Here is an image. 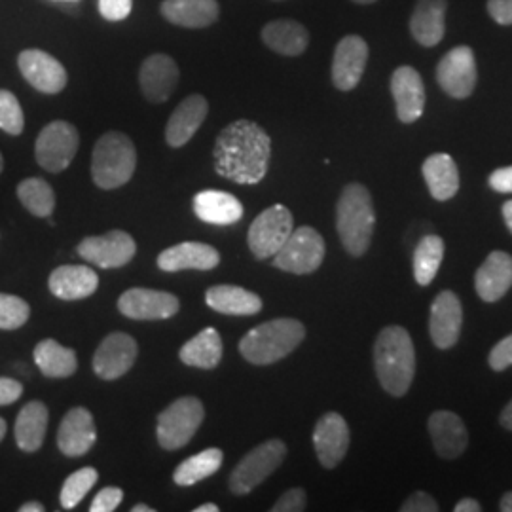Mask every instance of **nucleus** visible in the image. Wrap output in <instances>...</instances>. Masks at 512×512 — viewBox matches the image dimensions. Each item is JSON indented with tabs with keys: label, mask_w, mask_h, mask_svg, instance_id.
<instances>
[{
	"label": "nucleus",
	"mask_w": 512,
	"mask_h": 512,
	"mask_svg": "<svg viewBox=\"0 0 512 512\" xmlns=\"http://www.w3.org/2000/svg\"><path fill=\"white\" fill-rule=\"evenodd\" d=\"M44 505H40L37 501H31V503H25L19 507V512H44Z\"/></svg>",
	"instance_id": "5fc2aeb1"
},
{
	"label": "nucleus",
	"mask_w": 512,
	"mask_h": 512,
	"mask_svg": "<svg viewBox=\"0 0 512 512\" xmlns=\"http://www.w3.org/2000/svg\"><path fill=\"white\" fill-rule=\"evenodd\" d=\"M488 184L499 194H512V165L495 169L488 179Z\"/></svg>",
	"instance_id": "de8ad7c7"
},
{
	"label": "nucleus",
	"mask_w": 512,
	"mask_h": 512,
	"mask_svg": "<svg viewBox=\"0 0 512 512\" xmlns=\"http://www.w3.org/2000/svg\"><path fill=\"white\" fill-rule=\"evenodd\" d=\"M475 287L478 296L494 304L509 293L512 287V256L505 251H494L476 270Z\"/></svg>",
	"instance_id": "b1692460"
},
{
	"label": "nucleus",
	"mask_w": 512,
	"mask_h": 512,
	"mask_svg": "<svg viewBox=\"0 0 512 512\" xmlns=\"http://www.w3.org/2000/svg\"><path fill=\"white\" fill-rule=\"evenodd\" d=\"M2 169H4V160H2V154H0V173H2Z\"/></svg>",
	"instance_id": "680f3d73"
},
{
	"label": "nucleus",
	"mask_w": 512,
	"mask_h": 512,
	"mask_svg": "<svg viewBox=\"0 0 512 512\" xmlns=\"http://www.w3.org/2000/svg\"><path fill=\"white\" fill-rule=\"evenodd\" d=\"M222 450L219 448H209L203 450L200 454L192 456V458L184 459L183 463L175 469L173 480L177 486H194L198 482H202L205 478L215 475L222 467Z\"/></svg>",
	"instance_id": "c9c22d12"
},
{
	"label": "nucleus",
	"mask_w": 512,
	"mask_h": 512,
	"mask_svg": "<svg viewBox=\"0 0 512 512\" xmlns=\"http://www.w3.org/2000/svg\"><path fill=\"white\" fill-rule=\"evenodd\" d=\"M374 226L376 211L368 188L359 183L348 184L336 205V230L349 255H365L372 241Z\"/></svg>",
	"instance_id": "7ed1b4c3"
},
{
	"label": "nucleus",
	"mask_w": 512,
	"mask_h": 512,
	"mask_svg": "<svg viewBox=\"0 0 512 512\" xmlns=\"http://www.w3.org/2000/svg\"><path fill=\"white\" fill-rule=\"evenodd\" d=\"M194 512H219V507L215 503H205L202 507L194 509Z\"/></svg>",
	"instance_id": "4d7b16f0"
},
{
	"label": "nucleus",
	"mask_w": 512,
	"mask_h": 512,
	"mask_svg": "<svg viewBox=\"0 0 512 512\" xmlns=\"http://www.w3.org/2000/svg\"><path fill=\"white\" fill-rule=\"evenodd\" d=\"M18 65L23 78L37 92L55 95L67 86V71L54 55L42 50H25L19 54Z\"/></svg>",
	"instance_id": "dca6fc26"
},
{
	"label": "nucleus",
	"mask_w": 512,
	"mask_h": 512,
	"mask_svg": "<svg viewBox=\"0 0 512 512\" xmlns=\"http://www.w3.org/2000/svg\"><path fill=\"white\" fill-rule=\"evenodd\" d=\"M456 512H480L482 511V505L476 501V499H471V497H467V499H461L458 505H456Z\"/></svg>",
	"instance_id": "3c124183"
},
{
	"label": "nucleus",
	"mask_w": 512,
	"mask_h": 512,
	"mask_svg": "<svg viewBox=\"0 0 512 512\" xmlns=\"http://www.w3.org/2000/svg\"><path fill=\"white\" fill-rule=\"evenodd\" d=\"M78 145H80L78 129L69 122L55 120L38 135L37 145H35L38 165L50 173H61L73 164Z\"/></svg>",
	"instance_id": "9d476101"
},
{
	"label": "nucleus",
	"mask_w": 512,
	"mask_h": 512,
	"mask_svg": "<svg viewBox=\"0 0 512 512\" xmlns=\"http://www.w3.org/2000/svg\"><path fill=\"white\" fill-rule=\"evenodd\" d=\"M476 80L478 71L475 54L469 46H456L437 65V82L442 92L454 99L471 97L475 92Z\"/></svg>",
	"instance_id": "9b49d317"
},
{
	"label": "nucleus",
	"mask_w": 512,
	"mask_h": 512,
	"mask_svg": "<svg viewBox=\"0 0 512 512\" xmlns=\"http://www.w3.org/2000/svg\"><path fill=\"white\" fill-rule=\"evenodd\" d=\"M429 435L433 446L442 459H456L465 452L469 435L467 427L458 414L439 410L429 418Z\"/></svg>",
	"instance_id": "393cba45"
},
{
	"label": "nucleus",
	"mask_w": 512,
	"mask_h": 512,
	"mask_svg": "<svg viewBox=\"0 0 512 512\" xmlns=\"http://www.w3.org/2000/svg\"><path fill=\"white\" fill-rule=\"evenodd\" d=\"M423 179L437 202L452 200L459 190L458 165L450 154H433L421 165Z\"/></svg>",
	"instance_id": "c85d7f7f"
},
{
	"label": "nucleus",
	"mask_w": 512,
	"mask_h": 512,
	"mask_svg": "<svg viewBox=\"0 0 512 512\" xmlns=\"http://www.w3.org/2000/svg\"><path fill=\"white\" fill-rule=\"evenodd\" d=\"M446 8V0H418L410 18V33L418 44L433 48L444 38Z\"/></svg>",
	"instance_id": "a878e982"
},
{
	"label": "nucleus",
	"mask_w": 512,
	"mask_h": 512,
	"mask_svg": "<svg viewBox=\"0 0 512 512\" xmlns=\"http://www.w3.org/2000/svg\"><path fill=\"white\" fill-rule=\"evenodd\" d=\"M499 423H501L505 429L512 431V401L503 408V412H501V416H499Z\"/></svg>",
	"instance_id": "603ef678"
},
{
	"label": "nucleus",
	"mask_w": 512,
	"mask_h": 512,
	"mask_svg": "<svg viewBox=\"0 0 512 512\" xmlns=\"http://www.w3.org/2000/svg\"><path fill=\"white\" fill-rule=\"evenodd\" d=\"M33 355H35L38 370L46 378H54V380L71 378L78 368L74 349L63 348L59 342H55L54 338L38 342Z\"/></svg>",
	"instance_id": "72a5a7b5"
},
{
	"label": "nucleus",
	"mask_w": 512,
	"mask_h": 512,
	"mask_svg": "<svg viewBox=\"0 0 512 512\" xmlns=\"http://www.w3.org/2000/svg\"><path fill=\"white\" fill-rule=\"evenodd\" d=\"M48 420L50 412L46 404L40 401H31L21 408L16 420V442L23 452H37L44 442L46 431H48Z\"/></svg>",
	"instance_id": "2f4dec72"
},
{
	"label": "nucleus",
	"mask_w": 512,
	"mask_h": 512,
	"mask_svg": "<svg viewBox=\"0 0 512 512\" xmlns=\"http://www.w3.org/2000/svg\"><path fill=\"white\" fill-rule=\"evenodd\" d=\"M391 93L399 120L403 124L418 122L425 109V88L420 73L412 67H399L391 76Z\"/></svg>",
	"instance_id": "412c9836"
},
{
	"label": "nucleus",
	"mask_w": 512,
	"mask_h": 512,
	"mask_svg": "<svg viewBox=\"0 0 512 512\" xmlns=\"http://www.w3.org/2000/svg\"><path fill=\"white\" fill-rule=\"evenodd\" d=\"M139 84L150 103H165L179 84V67L175 59L165 54L147 57L139 71Z\"/></svg>",
	"instance_id": "aec40b11"
},
{
	"label": "nucleus",
	"mask_w": 512,
	"mask_h": 512,
	"mask_svg": "<svg viewBox=\"0 0 512 512\" xmlns=\"http://www.w3.org/2000/svg\"><path fill=\"white\" fill-rule=\"evenodd\" d=\"M501 213H503V219H505V224H507V228L511 230L512 234V200L511 202L503 203V209H501Z\"/></svg>",
	"instance_id": "864d4df0"
},
{
	"label": "nucleus",
	"mask_w": 512,
	"mask_h": 512,
	"mask_svg": "<svg viewBox=\"0 0 512 512\" xmlns=\"http://www.w3.org/2000/svg\"><path fill=\"white\" fill-rule=\"evenodd\" d=\"M220 262L219 251L207 243L184 241L165 249L158 256V266L167 274L183 270H213Z\"/></svg>",
	"instance_id": "4be33fe9"
},
{
	"label": "nucleus",
	"mask_w": 512,
	"mask_h": 512,
	"mask_svg": "<svg viewBox=\"0 0 512 512\" xmlns=\"http://www.w3.org/2000/svg\"><path fill=\"white\" fill-rule=\"evenodd\" d=\"M499 509L503 512H512V492L503 495L501 497V503H499Z\"/></svg>",
	"instance_id": "6e6d98bb"
},
{
	"label": "nucleus",
	"mask_w": 512,
	"mask_h": 512,
	"mask_svg": "<svg viewBox=\"0 0 512 512\" xmlns=\"http://www.w3.org/2000/svg\"><path fill=\"white\" fill-rule=\"evenodd\" d=\"M353 2H357V4H372V2H376V0H353Z\"/></svg>",
	"instance_id": "052dcab7"
},
{
	"label": "nucleus",
	"mask_w": 512,
	"mask_h": 512,
	"mask_svg": "<svg viewBox=\"0 0 512 512\" xmlns=\"http://www.w3.org/2000/svg\"><path fill=\"white\" fill-rule=\"evenodd\" d=\"M444 258V241L435 234L421 239L414 251V277L421 287H427L437 274Z\"/></svg>",
	"instance_id": "e433bc0d"
},
{
	"label": "nucleus",
	"mask_w": 512,
	"mask_h": 512,
	"mask_svg": "<svg viewBox=\"0 0 512 512\" xmlns=\"http://www.w3.org/2000/svg\"><path fill=\"white\" fill-rule=\"evenodd\" d=\"M262 40L270 50H274L275 54L294 57L306 52L310 44V33L298 21L275 19L272 23L264 25Z\"/></svg>",
	"instance_id": "7c9ffc66"
},
{
	"label": "nucleus",
	"mask_w": 512,
	"mask_h": 512,
	"mask_svg": "<svg viewBox=\"0 0 512 512\" xmlns=\"http://www.w3.org/2000/svg\"><path fill=\"white\" fill-rule=\"evenodd\" d=\"M488 363L495 372H503L512 366V334L505 336L501 342L495 344L494 349L490 351Z\"/></svg>",
	"instance_id": "37998d69"
},
{
	"label": "nucleus",
	"mask_w": 512,
	"mask_h": 512,
	"mask_svg": "<svg viewBox=\"0 0 512 512\" xmlns=\"http://www.w3.org/2000/svg\"><path fill=\"white\" fill-rule=\"evenodd\" d=\"M97 440V429L92 412L78 406L67 412L57 431V446L67 458H82L93 448Z\"/></svg>",
	"instance_id": "6ab92c4d"
},
{
	"label": "nucleus",
	"mask_w": 512,
	"mask_h": 512,
	"mask_svg": "<svg viewBox=\"0 0 512 512\" xmlns=\"http://www.w3.org/2000/svg\"><path fill=\"white\" fill-rule=\"evenodd\" d=\"M285 456H287V446L283 440L262 442L239 461L238 467L230 475V490L238 495L253 492L256 486H260L268 476L274 475Z\"/></svg>",
	"instance_id": "6e6552de"
},
{
	"label": "nucleus",
	"mask_w": 512,
	"mask_h": 512,
	"mask_svg": "<svg viewBox=\"0 0 512 512\" xmlns=\"http://www.w3.org/2000/svg\"><path fill=\"white\" fill-rule=\"evenodd\" d=\"M133 8V0H99V12L109 21H122L128 18Z\"/></svg>",
	"instance_id": "a18cd8bd"
},
{
	"label": "nucleus",
	"mask_w": 512,
	"mask_h": 512,
	"mask_svg": "<svg viewBox=\"0 0 512 512\" xmlns=\"http://www.w3.org/2000/svg\"><path fill=\"white\" fill-rule=\"evenodd\" d=\"M137 253L135 239L124 230H112L105 236H93L80 241L78 255L86 262H92L99 268H122Z\"/></svg>",
	"instance_id": "f8f14e48"
},
{
	"label": "nucleus",
	"mask_w": 512,
	"mask_h": 512,
	"mask_svg": "<svg viewBox=\"0 0 512 512\" xmlns=\"http://www.w3.org/2000/svg\"><path fill=\"white\" fill-rule=\"evenodd\" d=\"M19 202L23 207L40 219H48L55 209L54 188L44 179H25L18 184Z\"/></svg>",
	"instance_id": "4c0bfd02"
},
{
	"label": "nucleus",
	"mask_w": 512,
	"mask_h": 512,
	"mask_svg": "<svg viewBox=\"0 0 512 512\" xmlns=\"http://www.w3.org/2000/svg\"><path fill=\"white\" fill-rule=\"evenodd\" d=\"M50 291L61 300H82L92 296L99 287V277L90 266L69 264L59 266L50 275Z\"/></svg>",
	"instance_id": "bb28decb"
},
{
	"label": "nucleus",
	"mask_w": 512,
	"mask_h": 512,
	"mask_svg": "<svg viewBox=\"0 0 512 512\" xmlns=\"http://www.w3.org/2000/svg\"><path fill=\"white\" fill-rule=\"evenodd\" d=\"M29 315H31V308L23 298L14 294L0 293V329H19L29 321Z\"/></svg>",
	"instance_id": "ea45409f"
},
{
	"label": "nucleus",
	"mask_w": 512,
	"mask_h": 512,
	"mask_svg": "<svg viewBox=\"0 0 512 512\" xmlns=\"http://www.w3.org/2000/svg\"><path fill=\"white\" fill-rule=\"evenodd\" d=\"M205 418V408L198 397H181L158 416V442L165 450H179L194 439Z\"/></svg>",
	"instance_id": "423d86ee"
},
{
	"label": "nucleus",
	"mask_w": 512,
	"mask_h": 512,
	"mask_svg": "<svg viewBox=\"0 0 512 512\" xmlns=\"http://www.w3.org/2000/svg\"><path fill=\"white\" fill-rule=\"evenodd\" d=\"M325 251L323 236L311 226H302L293 230L285 245L275 253L272 264L289 274H313L323 264Z\"/></svg>",
	"instance_id": "0eeeda50"
},
{
	"label": "nucleus",
	"mask_w": 512,
	"mask_h": 512,
	"mask_svg": "<svg viewBox=\"0 0 512 512\" xmlns=\"http://www.w3.org/2000/svg\"><path fill=\"white\" fill-rule=\"evenodd\" d=\"M205 302L211 310L224 315H255L262 310V298L236 285H217L205 293Z\"/></svg>",
	"instance_id": "473e14b6"
},
{
	"label": "nucleus",
	"mask_w": 512,
	"mask_h": 512,
	"mask_svg": "<svg viewBox=\"0 0 512 512\" xmlns=\"http://www.w3.org/2000/svg\"><path fill=\"white\" fill-rule=\"evenodd\" d=\"M313 448L325 469H334L349 450L348 421L340 414L329 412L317 421L313 431Z\"/></svg>",
	"instance_id": "f3484780"
},
{
	"label": "nucleus",
	"mask_w": 512,
	"mask_h": 512,
	"mask_svg": "<svg viewBox=\"0 0 512 512\" xmlns=\"http://www.w3.org/2000/svg\"><path fill=\"white\" fill-rule=\"evenodd\" d=\"M97 478H99V473L93 467H84V469L74 471L61 488L59 499H61L63 509H67V511L74 509L95 486Z\"/></svg>",
	"instance_id": "58836bf2"
},
{
	"label": "nucleus",
	"mask_w": 512,
	"mask_h": 512,
	"mask_svg": "<svg viewBox=\"0 0 512 512\" xmlns=\"http://www.w3.org/2000/svg\"><path fill=\"white\" fill-rule=\"evenodd\" d=\"M270 135L251 120H236L220 131L213 150L220 177L236 184H258L268 173Z\"/></svg>",
	"instance_id": "f257e3e1"
},
{
	"label": "nucleus",
	"mask_w": 512,
	"mask_h": 512,
	"mask_svg": "<svg viewBox=\"0 0 512 512\" xmlns=\"http://www.w3.org/2000/svg\"><path fill=\"white\" fill-rule=\"evenodd\" d=\"M124 499V492L120 488H105L99 494L93 497L90 511L92 512H112L120 507Z\"/></svg>",
	"instance_id": "c03bdc74"
},
{
	"label": "nucleus",
	"mask_w": 512,
	"mask_h": 512,
	"mask_svg": "<svg viewBox=\"0 0 512 512\" xmlns=\"http://www.w3.org/2000/svg\"><path fill=\"white\" fill-rule=\"evenodd\" d=\"M137 167V150L128 135L109 131L93 147V183L103 190L128 184Z\"/></svg>",
	"instance_id": "39448f33"
},
{
	"label": "nucleus",
	"mask_w": 512,
	"mask_h": 512,
	"mask_svg": "<svg viewBox=\"0 0 512 512\" xmlns=\"http://www.w3.org/2000/svg\"><path fill=\"white\" fill-rule=\"evenodd\" d=\"M23 395V384L12 378H0V406L16 403Z\"/></svg>",
	"instance_id": "8fccbe9b"
},
{
	"label": "nucleus",
	"mask_w": 512,
	"mask_h": 512,
	"mask_svg": "<svg viewBox=\"0 0 512 512\" xmlns=\"http://www.w3.org/2000/svg\"><path fill=\"white\" fill-rule=\"evenodd\" d=\"M137 342L126 332H112L109 334L93 355V372L101 380H118L128 374L129 368L137 359Z\"/></svg>",
	"instance_id": "4468645a"
},
{
	"label": "nucleus",
	"mask_w": 512,
	"mask_h": 512,
	"mask_svg": "<svg viewBox=\"0 0 512 512\" xmlns=\"http://www.w3.org/2000/svg\"><path fill=\"white\" fill-rule=\"evenodd\" d=\"M439 509V503L427 492H416L410 495L401 507L403 512H439Z\"/></svg>",
	"instance_id": "49530a36"
},
{
	"label": "nucleus",
	"mask_w": 512,
	"mask_h": 512,
	"mask_svg": "<svg viewBox=\"0 0 512 512\" xmlns=\"http://www.w3.org/2000/svg\"><path fill=\"white\" fill-rule=\"evenodd\" d=\"M4 437H6V421L0 418V440L4 439Z\"/></svg>",
	"instance_id": "bf43d9fd"
},
{
	"label": "nucleus",
	"mask_w": 512,
	"mask_h": 512,
	"mask_svg": "<svg viewBox=\"0 0 512 512\" xmlns=\"http://www.w3.org/2000/svg\"><path fill=\"white\" fill-rule=\"evenodd\" d=\"M162 16L186 29H203L219 19L217 0H164Z\"/></svg>",
	"instance_id": "c756f323"
},
{
	"label": "nucleus",
	"mask_w": 512,
	"mask_h": 512,
	"mask_svg": "<svg viewBox=\"0 0 512 512\" xmlns=\"http://www.w3.org/2000/svg\"><path fill=\"white\" fill-rule=\"evenodd\" d=\"M376 376L393 397H404L416 376V349L408 330L385 327L374 344Z\"/></svg>",
	"instance_id": "f03ea898"
},
{
	"label": "nucleus",
	"mask_w": 512,
	"mask_h": 512,
	"mask_svg": "<svg viewBox=\"0 0 512 512\" xmlns=\"http://www.w3.org/2000/svg\"><path fill=\"white\" fill-rule=\"evenodd\" d=\"M133 512H154V509H150V507H147V505H135L133 509H131Z\"/></svg>",
	"instance_id": "13d9d810"
},
{
	"label": "nucleus",
	"mask_w": 512,
	"mask_h": 512,
	"mask_svg": "<svg viewBox=\"0 0 512 512\" xmlns=\"http://www.w3.org/2000/svg\"><path fill=\"white\" fill-rule=\"evenodd\" d=\"M306 505H308L306 492L302 488H293L275 501L272 512H302L306 511Z\"/></svg>",
	"instance_id": "79ce46f5"
},
{
	"label": "nucleus",
	"mask_w": 512,
	"mask_h": 512,
	"mask_svg": "<svg viewBox=\"0 0 512 512\" xmlns=\"http://www.w3.org/2000/svg\"><path fill=\"white\" fill-rule=\"evenodd\" d=\"M488 12L499 25H512V0H488Z\"/></svg>",
	"instance_id": "09e8293b"
},
{
	"label": "nucleus",
	"mask_w": 512,
	"mask_h": 512,
	"mask_svg": "<svg viewBox=\"0 0 512 512\" xmlns=\"http://www.w3.org/2000/svg\"><path fill=\"white\" fill-rule=\"evenodd\" d=\"M207 112H209V103L203 95L200 93L188 95L184 101H181V105L173 110L167 122V128H165L167 145L173 148L184 147L196 135V131L202 128Z\"/></svg>",
	"instance_id": "5701e85b"
},
{
	"label": "nucleus",
	"mask_w": 512,
	"mask_h": 512,
	"mask_svg": "<svg viewBox=\"0 0 512 512\" xmlns=\"http://www.w3.org/2000/svg\"><path fill=\"white\" fill-rule=\"evenodd\" d=\"M175 294L152 289H129L118 298V310L133 321H162L179 313Z\"/></svg>",
	"instance_id": "ddd939ff"
},
{
	"label": "nucleus",
	"mask_w": 512,
	"mask_h": 512,
	"mask_svg": "<svg viewBox=\"0 0 512 512\" xmlns=\"http://www.w3.org/2000/svg\"><path fill=\"white\" fill-rule=\"evenodd\" d=\"M25 128V116L18 97L8 90H0V129L8 135H21Z\"/></svg>",
	"instance_id": "a19ab883"
},
{
	"label": "nucleus",
	"mask_w": 512,
	"mask_h": 512,
	"mask_svg": "<svg viewBox=\"0 0 512 512\" xmlns=\"http://www.w3.org/2000/svg\"><path fill=\"white\" fill-rule=\"evenodd\" d=\"M184 365L194 366V368H217L222 359V338L219 330L203 329L200 334H196L192 340H188L181 348L179 353Z\"/></svg>",
	"instance_id": "f704fd0d"
},
{
	"label": "nucleus",
	"mask_w": 512,
	"mask_h": 512,
	"mask_svg": "<svg viewBox=\"0 0 512 512\" xmlns=\"http://www.w3.org/2000/svg\"><path fill=\"white\" fill-rule=\"evenodd\" d=\"M194 213L207 224L230 226L243 217V205L236 196L228 192L203 190L194 198Z\"/></svg>",
	"instance_id": "cd10ccee"
},
{
	"label": "nucleus",
	"mask_w": 512,
	"mask_h": 512,
	"mask_svg": "<svg viewBox=\"0 0 512 512\" xmlns=\"http://www.w3.org/2000/svg\"><path fill=\"white\" fill-rule=\"evenodd\" d=\"M368 61V44L365 38L349 35L342 38L334 50L332 59V82L340 92H351L357 88L365 73Z\"/></svg>",
	"instance_id": "2eb2a0df"
},
{
	"label": "nucleus",
	"mask_w": 512,
	"mask_h": 512,
	"mask_svg": "<svg viewBox=\"0 0 512 512\" xmlns=\"http://www.w3.org/2000/svg\"><path fill=\"white\" fill-rule=\"evenodd\" d=\"M293 230V213L285 205H272L253 220L247 234L249 249L258 260L272 258L285 245Z\"/></svg>",
	"instance_id": "1a4fd4ad"
},
{
	"label": "nucleus",
	"mask_w": 512,
	"mask_h": 512,
	"mask_svg": "<svg viewBox=\"0 0 512 512\" xmlns=\"http://www.w3.org/2000/svg\"><path fill=\"white\" fill-rule=\"evenodd\" d=\"M306 338V329L296 319H272L249 330L241 342L239 353L251 365H274L277 361L291 355L294 349Z\"/></svg>",
	"instance_id": "20e7f679"
},
{
	"label": "nucleus",
	"mask_w": 512,
	"mask_h": 512,
	"mask_svg": "<svg viewBox=\"0 0 512 512\" xmlns=\"http://www.w3.org/2000/svg\"><path fill=\"white\" fill-rule=\"evenodd\" d=\"M463 327V306L458 294L442 291L431 306L429 332L431 340L439 349L454 348L458 344Z\"/></svg>",
	"instance_id": "a211bd4d"
}]
</instances>
